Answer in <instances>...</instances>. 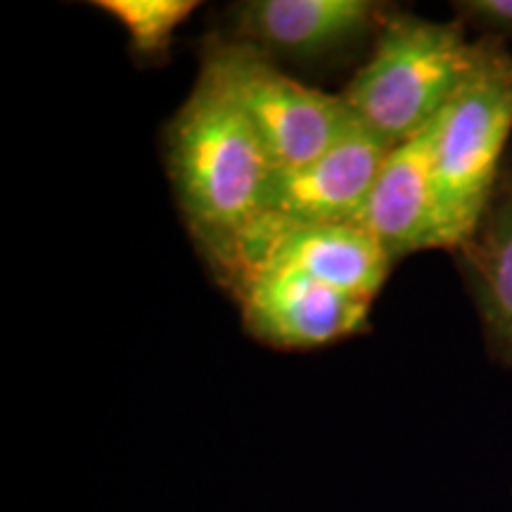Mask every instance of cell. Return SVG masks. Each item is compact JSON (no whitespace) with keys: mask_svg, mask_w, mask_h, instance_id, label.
I'll return each mask as SVG.
<instances>
[{"mask_svg":"<svg viewBox=\"0 0 512 512\" xmlns=\"http://www.w3.org/2000/svg\"><path fill=\"white\" fill-rule=\"evenodd\" d=\"M489 38L470 41L458 22L387 12L375 50L342 93L356 121L399 145L425 131L475 76Z\"/></svg>","mask_w":512,"mask_h":512,"instance_id":"7a4b0ae2","label":"cell"},{"mask_svg":"<svg viewBox=\"0 0 512 512\" xmlns=\"http://www.w3.org/2000/svg\"><path fill=\"white\" fill-rule=\"evenodd\" d=\"M264 268L302 273L335 290L375 299L392 259L358 223L283 226L266 214L242 242L226 287L235 292L242 280Z\"/></svg>","mask_w":512,"mask_h":512,"instance_id":"5b68a950","label":"cell"},{"mask_svg":"<svg viewBox=\"0 0 512 512\" xmlns=\"http://www.w3.org/2000/svg\"><path fill=\"white\" fill-rule=\"evenodd\" d=\"M202 69L245 112L275 169L311 162L358 124L342 95L304 86L240 38H209L202 46Z\"/></svg>","mask_w":512,"mask_h":512,"instance_id":"277c9868","label":"cell"},{"mask_svg":"<svg viewBox=\"0 0 512 512\" xmlns=\"http://www.w3.org/2000/svg\"><path fill=\"white\" fill-rule=\"evenodd\" d=\"M384 15V5L370 0H247L230 8L233 38L273 60H320L356 46Z\"/></svg>","mask_w":512,"mask_h":512,"instance_id":"ba28073f","label":"cell"},{"mask_svg":"<svg viewBox=\"0 0 512 512\" xmlns=\"http://www.w3.org/2000/svg\"><path fill=\"white\" fill-rule=\"evenodd\" d=\"M456 19L463 27L482 31L484 38H512V0H456Z\"/></svg>","mask_w":512,"mask_h":512,"instance_id":"7c38bea8","label":"cell"},{"mask_svg":"<svg viewBox=\"0 0 512 512\" xmlns=\"http://www.w3.org/2000/svg\"><path fill=\"white\" fill-rule=\"evenodd\" d=\"M392 145L356 124L311 162L273 169L266 214L283 226L356 223Z\"/></svg>","mask_w":512,"mask_h":512,"instance_id":"52a82bcc","label":"cell"},{"mask_svg":"<svg viewBox=\"0 0 512 512\" xmlns=\"http://www.w3.org/2000/svg\"><path fill=\"white\" fill-rule=\"evenodd\" d=\"M242 323L275 349H318L368 325L373 299L335 290L302 273L264 268L235 287Z\"/></svg>","mask_w":512,"mask_h":512,"instance_id":"8992f818","label":"cell"},{"mask_svg":"<svg viewBox=\"0 0 512 512\" xmlns=\"http://www.w3.org/2000/svg\"><path fill=\"white\" fill-rule=\"evenodd\" d=\"M456 254L482 320L486 349L512 370V159L503 166L475 235Z\"/></svg>","mask_w":512,"mask_h":512,"instance_id":"30bf717a","label":"cell"},{"mask_svg":"<svg viewBox=\"0 0 512 512\" xmlns=\"http://www.w3.org/2000/svg\"><path fill=\"white\" fill-rule=\"evenodd\" d=\"M95 8L117 19L143 62L162 60L176 29L197 10L195 0H98Z\"/></svg>","mask_w":512,"mask_h":512,"instance_id":"8fae6325","label":"cell"},{"mask_svg":"<svg viewBox=\"0 0 512 512\" xmlns=\"http://www.w3.org/2000/svg\"><path fill=\"white\" fill-rule=\"evenodd\" d=\"M166 166L192 238L226 285L242 242L266 216L275 166L245 112L202 67L166 128Z\"/></svg>","mask_w":512,"mask_h":512,"instance_id":"6da1fadb","label":"cell"},{"mask_svg":"<svg viewBox=\"0 0 512 512\" xmlns=\"http://www.w3.org/2000/svg\"><path fill=\"white\" fill-rule=\"evenodd\" d=\"M439 126L441 117L387 152L356 221L380 242L392 261L422 249H439L434 204Z\"/></svg>","mask_w":512,"mask_h":512,"instance_id":"9c48e42d","label":"cell"},{"mask_svg":"<svg viewBox=\"0 0 512 512\" xmlns=\"http://www.w3.org/2000/svg\"><path fill=\"white\" fill-rule=\"evenodd\" d=\"M512 136V53L489 38L479 69L441 114L434 157L439 249L458 252L475 235Z\"/></svg>","mask_w":512,"mask_h":512,"instance_id":"3957f363","label":"cell"}]
</instances>
